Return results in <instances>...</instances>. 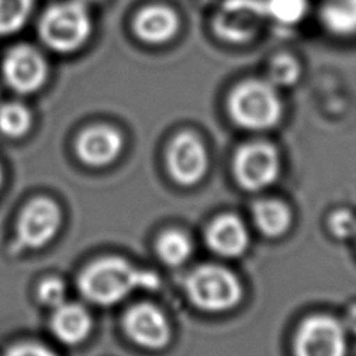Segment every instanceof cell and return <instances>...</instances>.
<instances>
[{"label":"cell","mask_w":356,"mask_h":356,"mask_svg":"<svg viewBox=\"0 0 356 356\" xmlns=\"http://www.w3.org/2000/svg\"><path fill=\"white\" fill-rule=\"evenodd\" d=\"M346 327L353 332L356 334V306H353L349 313H348V317H346Z\"/></svg>","instance_id":"obj_26"},{"label":"cell","mask_w":356,"mask_h":356,"mask_svg":"<svg viewBox=\"0 0 356 356\" xmlns=\"http://www.w3.org/2000/svg\"><path fill=\"white\" fill-rule=\"evenodd\" d=\"M227 108L231 120L248 131L271 129L278 125L284 113L278 89L260 78L236 83L228 95Z\"/></svg>","instance_id":"obj_2"},{"label":"cell","mask_w":356,"mask_h":356,"mask_svg":"<svg viewBox=\"0 0 356 356\" xmlns=\"http://www.w3.org/2000/svg\"><path fill=\"white\" fill-rule=\"evenodd\" d=\"M346 338L342 324L330 316H312L298 328L296 356H345Z\"/></svg>","instance_id":"obj_8"},{"label":"cell","mask_w":356,"mask_h":356,"mask_svg":"<svg viewBox=\"0 0 356 356\" xmlns=\"http://www.w3.org/2000/svg\"><path fill=\"white\" fill-rule=\"evenodd\" d=\"M92 32V21L78 0L49 7L39 21V36L51 50L71 53L78 50Z\"/></svg>","instance_id":"obj_3"},{"label":"cell","mask_w":356,"mask_h":356,"mask_svg":"<svg viewBox=\"0 0 356 356\" xmlns=\"http://www.w3.org/2000/svg\"><path fill=\"white\" fill-rule=\"evenodd\" d=\"M331 234L339 239L350 238L356 234V217L349 210H337L328 221Z\"/></svg>","instance_id":"obj_24"},{"label":"cell","mask_w":356,"mask_h":356,"mask_svg":"<svg viewBox=\"0 0 356 356\" xmlns=\"http://www.w3.org/2000/svg\"><path fill=\"white\" fill-rule=\"evenodd\" d=\"M38 299L47 307H58L67 299L65 284L56 277L43 280L38 288Z\"/></svg>","instance_id":"obj_23"},{"label":"cell","mask_w":356,"mask_h":356,"mask_svg":"<svg viewBox=\"0 0 356 356\" xmlns=\"http://www.w3.org/2000/svg\"><path fill=\"white\" fill-rule=\"evenodd\" d=\"M318 18L324 29L335 36H356V0H324Z\"/></svg>","instance_id":"obj_16"},{"label":"cell","mask_w":356,"mask_h":356,"mask_svg":"<svg viewBox=\"0 0 356 356\" xmlns=\"http://www.w3.org/2000/svg\"><path fill=\"white\" fill-rule=\"evenodd\" d=\"M1 181H3V175H1V170H0V186H1Z\"/></svg>","instance_id":"obj_28"},{"label":"cell","mask_w":356,"mask_h":356,"mask_svg":"<svg viewBox=\"0 0 356 356\" xmlns=\"http://www.w3.org/2000/svg\"><path fill=\"white\" fill-rule=\"evenodd\" d=\"M302 74L300 63L289 53H277L268 63L267 68V81L280 88L293 86Z\"/></svg>","instance_id":"obj_20"},{"label":"cell","mask_w":356,"mask_h":356,"mask_svg":"<svg viewBox=\"0 0 356 356\" xmlns=\"http://www.w3.org/2000/svg\"><path fill=\"white\" fill-rule=\"evenodd\" d=\"M4 356H57L53 350L49 348L39 345L36 342H22L13 345Z\"/></svg>","instance_id":"obj_25"},{"label":"cell","mask_w":356,"mask_h":356,"mask_svg":"<svg viewBox=\"0 0 356 356\" xmlns=\"http://www.w3.org/2000/svg\"><path fill=\"white\" fill-rule=\"evenodd\" d=\"M167 167L175 182L196 185L209 168V156L203 142L192 132L178 134L167 149Z\"/></svg>","instance_id":"obj_9"},{"label":"cell","mask_w":356,"mask_h":356,"mask_svg":"<svg viewBox=\"0 0 356 356\" xmlns=\"http://www.w3.org/2000/svg\"><path fill=\"white\" fill-rule=\"evenodd\" d=\"M267 21L281 26L300 24L309 13V0H264Z\"/></svg>","instance_id":"obj_19"},{"label":"cell","mask_w":356,"mask_h":356,"mask_svg":"<svg viewBox=\"0 0 356 356\" xmlns=\"http://www.w3.org/2000/svg\"><path fill=\"white\" fill-rule=\"evenodd\" d=\"M206 241L209 248L224 257H238L249 246V234L245 224L234 214L217 217L207 228Z\"/></svg>","instance_id":"obj_14"},{"label":"cell","mask_w":356,"mask_h":356,"mask_svg":"<svg viewBox=\"0 0 356 356\" xmlns=\"http://www.w3.org/2000/svg\"><path fill=\"white\" fill-rule=\"evenodd\" d=\"M186 293L197 309L218 313L234 309L241 302L243 289L238 277L228 268L204 264L186 278Z\"/></svg>","instance_id":"obj_4"},{"label":"cell","mask_w":356,"mask_h":356,"mask_svg":"<svg viewBox=\"0 0 356 356\" xmlns=\"http://www.w3.org/2000/svg\"><path fill=\"white\" fill-rule=\"evenodd\" d=\"M3 76L7 85L18 93H33L44 83L47 64L32 46L18 44L7 51L3 60Z\"/></svg>","instance_id":"obj_10"},{"label":"cell","mask_w":356,"mask_h":356,"mask_svg":"<svg viewBox=\"0 0 356 356\" xmlns=\"http://www.w3.org/2000/svg\"><path fill=\"white\" fill-rule=\"evenodd\" d=\"M124 146L122 135L107 125H95L82 131L75 149L82 163L90 167H106L117 160Z\"/></svg>","instance_id":"obj_12"},{"label":"cell","mask_w":356,"mask_h":356,"mask_svg":"<svg viewBox=\"0 0 356 356\" xmlns=\"http://www.w3.org/2000/svg\"><path fill=\"white\" fill-rule=\"evenodd\" d=\"M156 249L163 263L171 267H178L189 259L192 253V242L182 231L170 229L160 235Z\"/></svg>","instance_id":"obj_18"},{"label":"cell","mask_w":356,"mask_h":356,"mask_svg":"<svg viewBox=\"0 0 356 356\" xmlns=\"http://www.w3.org/2000/svg\"><path fill=\"white\" fill-rule=\"evenodd\" d=\"M61 222L63 214L57 203L49 197H36L18 217L17 243L24 249H40L54 239Z\"/></svg>","instance_id":"obj_7"},{"label":"cell","mask_w":356,"mask_h":356,"mask_svg":"<svg viewBox=\"0 0 356 356\" xmlns=\"http://www.w3.org/2000/svg\"><path fill=\"white\" fill-rule=\"evenodd\" d=\"M181 26L178 13L164 4L142 7L132 21L134 33L147 44H164L172 40Z\"/></svg>","instance_id":"obj_13"},{"label":"cell","mask_w":356,"mask_h":356,"mask_svg":"<svg viewBox=\"0 0 356 356\" xmlns=\"http://www.w3.org/2000/svg\"><path fill=\"white\" fill-rule=\"evenodd\" d=\"M124 330L129 339L147 349H161L170 341V325L160 309L138 303L124 316Z\"/></svg>","instance_id":"obj_11"},{"label":"cell","mask_w":356,"mask_h":356,"mask_svg":"<svg viewBox=\"0 0 356 356\" xmlns=\"http://www.w3.org/2000/svg\"><path fill=\"white\" fill-rule=\"evenodd\" d=\"M53 310L50 328L60 342L64 345H78L88 338L92 330V317L83 306L64 302Z\"/></svg>","instance_id":"obj_15"},{"label":"cell","mask_w":356,"mask_h":356,"mask_svg":"<svg viewBox=\"0 0 356 356\" xmlns=\"http://www.w3.org/2000/svg\"><path fill=\"white\" fill-rule=\"evenodd\" d=\"M266 22L264 0H222L211 17V31L224 43L246 44Z\"/></svg>","instance_id":"obj_5"},{"label":"cell","mask_w":356,"mask_h":356,"mask_svg":"<svg viewBox=\"0 0 356 356\" xmlns=\"http://www.w3.org/2000/svg\"><path fill=\"white\" fill-rule=\"evenodd\" d=\"M32 125V115L26 106L10 102L0 106V132L10 138L24 136Z\"/></svg>","instance_id":"obj_21"},{"label":"cell","mask_w":356,"mask_h":356,"mask_svg":"<svg viewBox=\"0 0 356 356\" xmlns=\"http://www.w3.org/2000/svg\"><path fill=\"white\" fill-rule=\"evenodd\" d=\"M157 286L159 277L154 273L138 270L117 256L95 260L82 270L78 278L82 296L99 306H113L136 289H156Z\"/></svg>","instance_id":"obj_1"},{"label":"cell","mask_w":356,"mask_h":356,"mask_svg":"<svg viewBox=\"0 0 356 356\" xmlns=\"http://www.w3.org/2000/svg\"><path fill=\"white\" fill-rule=\"evenodd\" d=\"M232 168L242 188L248 191L264 189L278 178V152L267 142L246 143L235 153Z\"/></svg>","instance_id":"obj_6"},{"label":"cell","mask_w":356,"mask_h":356,"mask_svg":"<svg viewBox=\"0 0 356 356\" xmlns=\"http://www.w3.org/2000/svg\"><path fill=\"white\" fill-rule=\"evenodd\" d=\"M33 0H0V35L17 32L26 22Z\"/></svg>","instance_id":"obj_22"},{"label":"cell","mask_w":356,"mask_h":356,"mask_svg":"<svg viewBox=\"0 0 356 356\" xmlns=\"http://www.w3.org/2000/svg\"><path fill=\"white\" fill-rule=\"evenodd\" d=\"M252 213L257 228L271 238L281 236L291 225V210L280 200H259L254 203Z\"/></svg>","instance_id":"obj_17"},{"label":"cell","mask_w":356,"mask_h":356,"mask_svg":"<svg viewBox=\"0 0 356 356\" xmlns=\"http://www.w3.org/2000/svg\"><path fill=\"white\" fill-rule=\"evenodd\" d=\"M81 3H92V1H97V0H78Z\"/></svg>","instance_id":"obj_27"}]
</instances>
